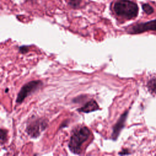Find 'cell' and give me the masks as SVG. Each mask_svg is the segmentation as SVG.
I'll return each mask as SVG.
<instances>
[{
	"mask_svg": "<svg viewBox=\"0 0 156 156\" xmlns=\"http://www.w3.org/2000/svg\"><path fill=\"white\" fill-rule=\"evenodd\" d=\"M82 0H67L68 4L71 8L73 9H77L79 7L82 3Z\"/></svg>",
	"mask_w": 156,
	"mask_h": 156,
	"instance_id": "9c48e42d",
	"label": "cell"
},
{
	"mask_svg": "<svg viewBox=\"0 0 156 156\" xmlns=\"http://www.w3.org/2000/svg\"><path fill=\"white\" fill-rule=\"evenodd\" d=\"M48 126V122L44 118L34 119L27 123L26 129L27 133L32 138L38 137Z\"/></svg>",
	"mask_w": 156,
	"mask_h": 156,
	"instance_id": "277c9868",
	"label": "cell"
},
{
	"mask_svg": "<svg viewBox=\"0 0 156 156\" xmlns=\"http://www.w3.org/2000/svg\"><path fill=\"white\" fill-rule=\"evenodd\" d=\"M7 131L1 129L0 130V140H1V144H2L7 138Z\"/></svg>",
	"mask_w": 156,
	"mask_h": 156,
	"instance_id": "8fae6325",
	"label": "cell"
},
{
	"mask_svg": "<svg viewBox=\"0 0 156 156\" xmlns=\"http://www.w3.org/2000/svg\"><path fill=\"white\" fill-rule=\"evenodd\" d=\"M43 85L41 80H32L24 85L19 91L16 102L17 104H21L29 95L38 90Z\"/></svg>",
	"mask_w": 156,
	"mask_h": 156,
	"instance_id": "3957f363",
	"label": "cell"
},
{
	"mask_svg": "<svg viewBox=\"0 0 156 156\" xmlns=\"http://www.w3.org/2000/svg\"><path fill=\"white\" fill-rule=\"evenodd\" d=\"M142 9L147 15H151V14L153 13L154 11L152 7L147 3L142 4Z\"/></svg>",
	"mask_w": 156,
	"mask_h": 156,
	"instance_id": "ba28073f",
	"label": "cell"
},
{
	"mask_svg": "<svg viewBox=\"0 0 156 156\" xmlns=\"http://www.w3.org/2000/svg\"><path fill=\"white\" fill-rule=\"evenodd\" d=\"M22 47H23V49H22V48H21V47H20V52H21V53H26V52H27V51H28L27 47L24 46H22Z\"/></svg>",
	"mask_w": 156,
	"mask_h": 156,
	"instance_id": "7c38bea8",
	"label": "cell"
},
{
	"mask_svg": "<svg viewBox=\"0 0 156 156\" xmlns=\"http://www.w3.org/2000/svg\"><path fill=\"white\" fill-rule=\"evenodd\" d=\"M128 115V111H126L124 113H122L118 120L117 121L116 123L113 127V130L112 133V139L113 141H116L121 131V130L124 128L125 122Z\"/></svg>",
	"mask_w": 156,
	"mask_h": 156,
	"instance_id": "8992f818",
	"label": "cell"
},
{
	"mask_svg": "<svg viewBox=\"0 0 156 156\" xmlns=\"http://www.w3.org/2000/svg\"><path fill=\"white\" fill-rule=\"evenodd\" d=\"M148 30H156V20L136 24L128 28L127 31L130 34H137Z\"/></svg>",
	"mask_w": 156,
	"mask_h": 156,
	"instance_id": "5b68a950",
	"label": "cell"
},
{
	"mask_svg": "<svg viewBox=\"0 0 156 156\" xmlns=\"http://www.w3.org/2000/svg\"><path fill=\"white\" fill-rule=\"evenodd\" d=\"M90 134V129L86 126L78 127L74 129L68 143L70 151L75 154H79L83 143L88 140Z\"/></svg>",
	"mask_w": 156,
	"mask_h": 156,
	"instance_id": "7a4b0ae2",
	"label": "cell"
},
{
	"mask_svg": "<svg viewBox=\"0 0 156 156\" xmlns=\"http://www.w3.org/2000/svg\"><path fill=\"white\" fill-rule=\"evenodd\" d=\"M138 10L137 4L130 0H118L113 5V11L115 14L127 20L136 18Z\"/></svg>",
	"mask_w": 156,
	"mask_h": 156,
	"instance_id": "6da1fadb",
	"label": "cell"
},
{
	"mask_svg": "<svg viewBox=\"0 0 156 156\" xmlns=\"http://www.w3.org/2000/svg\"><path fill=\"white\" fill-rule=\"evenodd\" d=\"M99 109V107L97 102L94 99H91L88 102H87L81 108H79L78 111L80 112H83V113H90L91 112L98 110Z\"/></svg>",
	"mask_w": 156,
	"mask_h": 156,
	"instance_id": "52a82bcc",
	"label": "cell"
},
{
	"mask_svg": "<svg viewBox=\"0 0 156 156\" xmlns=\"http://www.w3.org/2000/svg\"><path fill=\"white\" fill-rule=\"evenodd\" d=\"M148 87L151 91L156 93V78L151 79L148 82Z\"/></svg>",
	"mask_w": 156,
	"mask_h": 156,
	"instance_id": "30bf717a",
	"label": "cell"
}]
</instances>
